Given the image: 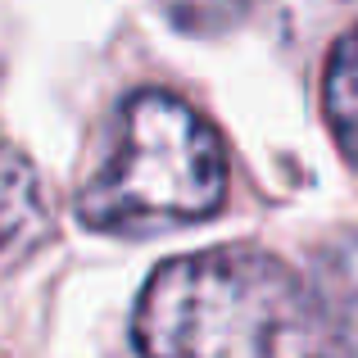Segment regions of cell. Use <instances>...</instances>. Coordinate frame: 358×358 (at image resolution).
I'll return each instance as SVG.
<instances>
[{"label": "cell", "mask_w": 358, "mask_h": 358, "mask_svg": "<svg viewBox=\"0 0 358 358\" xmlns=\"http://www.w3.org/2000/svg\"><path fill=\"white\" fill-rule=\"evenodd\" d=\"M131 341L145 358H327L308 281L250 245L159 263Z\"/></svg>", "instance_id": "cell-1"}, {"label": "cell", "mask_w": 358, "mask_h": 358, "mask_svg": "<svg viewBox=\"0 0 358 358\" xmlns=\"http://www.w3.org/2000/svg\"><path fill=\"white\" fill-rule=\"evenodd\" d=\"M227 200L222 136L168 91L118 105L109 155L78 191V218L105 236H159L213 218Z\"/></svg>", "instance_id": "cell-2"}, {"label": "cell", "mask_w": 358, "mask_h": 358, "mask_svg": "<svg viewBox=\"0 0 358 358\" xmlns=\"http://www.w3.org/2000/svg\"><path fill=\"white\" fill-rule=\"evenodd\" d=\"M304 281L317 308L327 358H358V236L322 245Z\"/></svg>", "instance_id": "cell-3"}, {"label": "cell", "mask_w": 358, "mask_h": 358, "mask_svg": "<svg viewBox=\"0 0 358 358\" xmlns=\"http://www.w3.org/2000/svg\"><path fill=\"white\" fill-rule=\"evenodd\" d=\"M50 236V204L41 195L32 159L0 141V277Z\"/></svg>", "instance_id": "cell-4"}, {"label": "cell", "mask_w": 358, "mask_h": 358, "mask_svg": "<svg viewBox=\"0 0 358 358\" xmlns=\"http://www.w3.org/2000/svg\"><path fill=\"white\" fill-rule=\"evenodd\" d=\"M322 109H327V122H331L336 145L345 150L350 164H358V27L345 32L327 55Z\"/></svg>", "instance_id": "cell-5"}, {"label": "cell", "mask_w": 358, "mask_h": 358, "mask_svg": "<svg viewBox=\"0 0 358 358\" xmlns=\"http://www.w3.org/2000/svg\"><path fill=\"white\" fill-rule=\"evenodd\" d=\"M155 5L168 14V23H177L182 32L213 36V32H227L231 23H241L250 0H155Z\"/></svg>", "instance_id": "cell-6"}]
</instances>
